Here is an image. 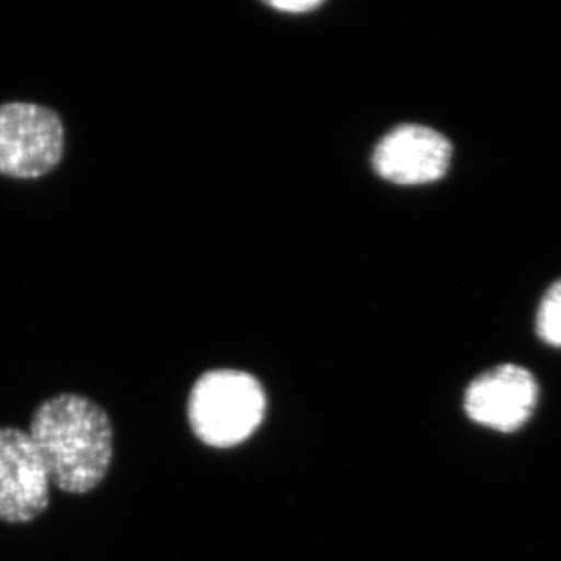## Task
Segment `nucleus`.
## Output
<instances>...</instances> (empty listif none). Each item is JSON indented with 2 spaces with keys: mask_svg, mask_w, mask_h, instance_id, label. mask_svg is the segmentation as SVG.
Instances as JSON below:
<instances>
[{
  "mask_svg": "<svg viewBox=\"0 0 561 561\" xmlns=\"http://www.w3.org/2000/svg\"><path fill=\"white\" fill-rule=\"evenodd\" d=\"M538 402L535 376L513 364L494 367L472 381L466 394V411L477 424L513 433L530 419Z\"/></svg>",
  "mask_w": 561,
  "mask_h": 561,
  "instance_id": "6",
  "label": "nucleus"
},
{
  "mask_svg": "<svg viewBox=\"0 0 561 561\" xmlns=\"http://www.w3.org/2000/svg\"><path fill=\"white\" fill-rule=\"evenodd\" d=\"M536 329L543 342L561 347V280L547 289L536 314Z\"/></svg>",
  "mask_w": 561,
  "mask_h": 561,
  "instance_id": "7",
  "label": "nucleus"
},
{
  "mask_svg": "<svg viewBox=\"0 0 561 561\" xmlns=\"http://www.w3.org/2000/svg\"><path fill=\"white\" fill-rule=\"evenodd\" d=\"M265 392L254 376L234 369L207 371L187 400L193 435L215 449H229L253 436L264 420Z\"/></svg>",
  "mask_w": 561,
  "mask_h": 561,
  "instance_id": "2",
  "label": "nucleus"
},
{
  "mask_svg": "<svg viewBox=\"0 0 561 561\" xmlns=\"http://www.w3.org/2000/svg\"><path fill=\"white\" fill-rule=\"evenodd\" d=\"M64 153V126L57 113L33 102L0 106V173L38 179L55 170Z\"/></svg>",
  "mask_w": 561,
  "mask_h": 561,
  "instance_id": "3",
  "label": "nucleus"
},
{
  "mask_svg": "<svg viewBox=\"0 0 561 561\" xmlns=\"http://www.w3.org/2000/svg\"><path fill=\"white\" fill-rule=\"evenodd\" d=\"M322 2L314 0H286V2H271V8L276 10L289 11V13H306V11L317 10Z\"/></svg>",
  "mask_w": 561,
  "mask_h": 561,
  "instance_id": "8",
  "label": "nucleus"
},
{
  "mask_svg": "<svg viewBox=\"0 0 561 561\" xmlns=\"http://www.w3.org/2000/svg\"><path fill=\"white\" fill-rule=\"evenodd\" d=\"M51 480L32 436L0 427V522L30 524L48 508Z\"/></svg>",
  "mask_w": 561,
  "mask_h": 561,
  "instance_id": "4",
  "label": "nucleus"
},
{
  "mask_svg": "<svg viewBox=\"0 0 561 561\" xmlns=\"http://www.w3.org/2000/svg\"><path fill=\"white\" fill-rule=\"evenodd\" d=\"M27 435L43 456L49 480L64 493H90L112 467V420L90 398L62 392L44 400Z\"/></svg>",
  "mask_w": 561,
  "mask_h": 561,
  "instance_id": "1",
  "label": "nucleus"
},
{
  "mask_svg": "<svg viewBox=\"0 0 561 561\" xmlns=\"http://www.w3.org/2000/svg\"><path fill=\"white\" fill-rule=\"evenodd\" d=\"M450 142L431 127L405 124L387 133L376 146L373 165L378 175L400 186L431 184L447 173Z\"/></svg>",
  "mask_w": 561,
  "mask_h": 561,
  "instance_id": "5",
  "label": "nucleus"
}]
</instances>
